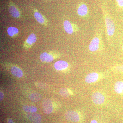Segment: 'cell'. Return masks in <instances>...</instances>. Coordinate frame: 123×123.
Returning a JSON list of instances; mask_svg holds the SVG:
<instances>
[{
    "instance_id": "277c9868",
    "label": "cell",
    "mask_w": 123,
    "mask_h": 123,
    "mask_svg": "<svg viewBox=\"0 0 123 123\" xmlns=\"http://www.w3.org/2000/svg\"><path fill=\"white\" fill-rule=\"evenodd\" d=\"M43 107L44 113L47 114H50L53 111V104L51 101L48 98H46L43 100Z\"/></svg>"
},
{
    "instance_id": "4fadbf2b",
    "label": "cell",
    "mask_w": 123,
    "mask_h": 123,
    "mask_svg": "<svg viewBox=\"0 0 123 123\" xmlns=\"http://www.w3.org/2000/svg\"><path fill=\"white\" fill-rule=\"evenodd\" d=\"M68 66V63L64 61H59L55 62V68L58 70H64L67 68Z\"/></svg>"
},
{
    "instance_id": "44dd1931",
    "label": "cell",
    "mask_w": 123,
    "mask_h": 123,
    "mask_svg": "<svg viewBox=\"0 0 123 123\" xmlns=\"http://www.w3.org/2000/svg\"><path fill=\"white\" fill-rule=\"evenodd\" d=\"M116 1L119 7H123V0H116Z\"/></svg>"
},
{
    "instance_id": "8fae6325",
    "label": "cell",
    "mask_w": 123,
    "mask_h": 123,
    "mask_svg": "<svg viewBox=\"0 0 123 123\" xmlns=\"http://www.w3.org/2000/svg\"><path fill=\"white\" fill-rule=\"evenodd\" d=\"M99 75L97 73L93 72L89 74L86 76L85 81L86 83H92L95 82L98 80Z\"/></svg>"
},
{
    "instance_id": "d4e9b609",
    "label": "cell",
    "mask_w": 123,
    "mask_h": 123,
    "mask_svg": "<svg viewBox=\"0 0 123 123\" xmlns=\"http://www.w3.org/2000/svg\"><path fill=\"white\" fill-rule=\"evenodd\" d=\"M90 123H98V122H97L96 120H92L91 122Z\"/></svg>"
},
{
    "instance_id": "cb8c5ba5",
    "label": "cell",
    "mask_w": 123,
    "mask_h": 123,
    "mask_svg": "<svg viewBox=\"0 0 123 123\" xmlns=\"http://www.w3.org/2000/svg\"><path fill=\"white\" fill-rule=\"evenodd\" d=\"M7 121H8V123H14L12 120L10 118L8 119Z\"/></svg>"
},
{
    "instance_id": "e0dca14e",
    "label": "cell",
    "mask_w": 123,
    "mask_h": 123,
    "mask_svg": "<svg viewBox=\"0 0 123 123\" xmlns=\"http://www.w3.org/2000/svg\"><path fill=\"white\" fill-rule=\"evenodd\" d=\"M7 33L10 37H15L18 35L19 31L16 27H10L7 30Z\"/></svg>"
},
{
    "instance_id": "2e32d148",
    "label": "cell",
    "mask_w": 123,
    "mask_h": 123,
    "mask_svg": "<svg viewBox=\"0 0 123 123\" xmlns=\"http://www.w3.org/2000/svg\"><path fill=\"white\" fill-rule=\"evenodd\" d=\"M88 8L85 4L81 5L78 9L77 12L78 15L82 17L86 16L88 13Z\"/></svg>"
},
{
    "instance_id": "3957f363",
    "label": "cell",
    "mask_w": 123,
    "mask_h": 123,
    "mask_svg": "<svg viewBox=\"0 0 123 123\" xmlns=\"http://www.w3.org/2000/svg\"><path fill=\"white\" fill-rule=\"evenodd\" d=\"M37 40V37L35 34L32 33L28 36L24 42L23 48L26 49H29L34 44Z\"/></svg>"
},
{
    "instance_id": "7402d4cb",
    "label": "cell",
    "mask_w": 123,
    "mask_h": 123,
    "mask_svg": "<svg viewBox=\"0 0 123 123\" xmlns=\"http://www.w3.org/2000/svg\"><path fill=\"white\" fill-rule=\"evenodd\" d=\"M117 70L120 72H123V65L117 66L116 67Z\"/></svg>"
},
{
    "instance_id": "5b68a950",
    "label": "cell",
    "mask_w": 123,
    "mask_h": 123,
    "mask_svg": "<svg viewBox=\"0 0 123 123\" xmlns=\"http://www.w3.org/2000/svg\"><path fill=\"white\" fill-rule=\"evenodd\" d=\"M63 26L66 33L69 34H71L75 31L78 30V29L76 27V25L68 20H65L64 21Z\"/></svg>"
},
{
    "instance_id": "7a4b0ae2",
    "label": "cell",
    "mask_w": 123,
    "mask_h": 123,
    "mask_svg": "<svg viewBox=\"0 0 123 123\" xmlns=\"http://www.w3.org/2000/svg\"><path fill=\"white\" fill-rule=\"evenodd\" d=\"M105 23L107 34L110 36L114 35L115 31V25L114 22L109 17H105Z\"/></svg>"
},
{
    "instance_id": "d6986e66",
    "label": "cell",
    "mask_w": 123,
    "mask_h": 123,
    "mask_svg": "<svg viewBox=\"0 0 123 123\" xmlns=\"http://www.w3.org/2000/svg\"><path fill=\"white\" fill-rule=\"evenodd\" d=\"M22 108L24 111L28 113H35L37 111V108L33 106L25 105Z\"/></svg>"
},
{
    "instance_id": "603a6c76",
    "label": "cell",
    "mask_w": 123,
    "mask_h": 123,
    "mask_svg": "<svg viewBox=\"0 0 123 123\" xmlns=\"http://www.w3.org/2000/svg\"><path fill=\"white\" fill-rule=\"evenodd\" d=\"M4 94L2 92H0V101H2L3 99H4Z\"/></svg>"
},
{
    "instance_id": "52a82bcc",
    "label": "cell",
    "mask_w": 123,
    "mask_h": 123,
    "mask_svg": "<svg viewBox=\"0 0 123 123\" xmlns=\"http://www.w3.org/2000/svg\"><path fill=\"white\" fill-rule=\"evenodd\" d=\"M56 57V56L53 55V52L47 53L44 52L40 55V59L41 61L43 63H50L53 61Z\"/></svg>"
},
{
    "instance_id": "ba28073f",
    "label": "cell",
    "mask_w": 123,
    "mask_h": 123,
    "mask_svg": "<svg viewBox=\"0 0 123 123\" xmlns=\"http://www.w3.org/2000/svg\"><path fill=\"white\" fill-rule=\"evenodd\" d=\"M27 118L32 123H40L42 121V117L39 114L35 113L26 114Z\"/></svg>"
},
{
    "instance_id": "484cf974",
    "label": "cell",
    "mask_w": 123,
    "mask_h": 123,
    "mask_svg": "<svg viewBox=\"0 0 123 123\" xmlns=\"http://www.w3.org/2000/svg\"></svg>"
},
{
    "instance_id": "ffe728a7",
    "label": "cell",
    "mask_w": 123,
    "mask_h": 123,
    "mask_svg": "<svg viewBox=\"0 0 123 123\" xmlns=\"http://www.w3.org/2000/svg\"><path fill=\"white\" fill-rule=\"evenodd\" d=\"M60 94L64 97H67L69 95V92L68 90L65 88H62L59 91Z\"/></svg>"
},
{
    "instance_id": "6da1fadb",
    "label": "cell",
    "mask_w": 123,
    "mask_h": 123,
    "mask_svg": "<svg viewBox=\"0 0 123 123\" xmlns=\"http://www.w3.org/2000/svg\"><path fill=\"white\" fill-rule=\"evenodd\" d=\"M64 117L67 120L73 123H78L80 120V117L78 113L73 111H67L64 115Z\"/></svg>"
},
{
    "instance_id": "ac0fdd59",
    "label": "cell",
    "mask_w": 123,
    "mask_h": 123,
    "mask_svg": "<svg viewBox=\"0 0 123 123\" xmlns=\"http://www.w3.org/2000/svg\"><path fill=\"white\" fill-rule=\"evenodd\" d=\"M29 99L34 102H37L42 98V95L38 93H35L31 94L29 95Z\"/></svg>"
},
{
    "instance_id": "9c48e42d",
    "label": "cell",
    "mask_w": 123,
    "mask_h": 123,
    "mask_svg": "<svg viewBox=\"0 0 123 123\" xmlns=\"http://www.w3.org/2000/svg\"><path fill=\"white\" fill-rule=\"evenodd\" d=\"M35 18L40 24L43 25H48V21L44 16L37 11H35L34 14Z\"/></svg>"
},
{
    "instance_id": "8992f818",
    "label": "cell",
    "mask_w": 123,
    "mask_h": 123,
    "mask_svg": "<svg viewBox=\"0 0 123 123\" xmlns=\"http://www.w3.org/2000/svg\"><path fill=\"white\" fill-rule=\"evenodd\" d=\"M92 101L94 103L98 105H100L104 102L105 97L104 96L99 92H95L92 94Z\"/></svg>"
},
{
    "instance_id": "7c38bea8",
    "label": "cell",
    "mask_w": 123,
    "mask_h": 123,
    "mask_svg": "<svg viewBox=\"0 0 123 123\" xmlns=\"http://www.w3.org/2000/svg\"><path fill=\"white\" fill-rule=\"evenodd\" d=\"M9 11L10 15L14 18H19L21 17L20 11L13 5L11 4L9 6Z\"/></svg>"
},
{
    "instance_id": "5bb4252c",
    "label": "cell",
    "mask_w": 123,
    "mask_h": 123,
    "mask_svg": "<svg viewBox=\"0 0 123 123\" xmlns=\"http://www.w3.org/2000/svg\"><path fill=\"white\" fill-rule=\"evenodd\" d=\"M11 72L14 76L21 78L23 75V73L21 69L16 66H13L11 68Z\"/></svg>"
},
{
    "instance_id": "30bf717a",
    "label": "cell",
    "mask_w": 123,
    "mask_h": 123,
    "mask_svg": "<svg viewBox=\"0 0 123 123\" xmlns=\"http://www.w3.org/2000/svg\"><path fill=\"white\" fill-rule=\"evenodd\" d=\"M100 40L98 37H95L91 40L89 46V49L90 51L94 52L97 51L99 47Z\"/></svg>"
},
{
    "instance_id": "9a60e30c",
    "label": "cell",
    "mask_w": 123,
    "mask_h": 123,
    "mask_svg": "<svg viewBox=\"0 0 123 123\" xmlns=\"http://www.w3.org/2000/svg\"><path fill=\"white\" fill-rule=\"evenodd\" d=\"M114 88L115 91L117 94L123 95V81L116 82L115 84Z\"/></svg>"
}]
</instances>
